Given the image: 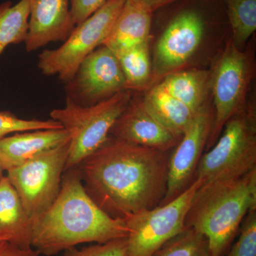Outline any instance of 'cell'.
I'll use <instances>...</instances> for the list:
<instances>
[{
  "label": "cell",
  "instance_id": "6da1fadb",
  "mask_svg": "<svg viewBox=\"0 0 256 256\" xmlns=\"http://www.w3.org/2000/svg\"><path fill=\"white\" fill-rule=\"evenodd\" d=\"M172 151L109 136L76 168L96 204L111 217L124 218L159 206L164 200Z\"/></svg>",
  "mask_w": 256,
  "mask_h": 256
},
{
  "label": "cell",
  "instance_id": "7a4b0ae2",
  "mask_svg": "<svg viewBox=\"0 0 256 256\" xmlns=\"http://www.w3.org/2000/svg\"><path fill=\"white\" fill-rule=\"evenodd\" d=\"M124 218L111 217L88 194L76 168L64 172L54 202L33 223L32 247L54 256L84 242L105 244L126 238Z\"/></svg>",
  "mask_w": 256,
  "mask_h": 256
},
{
  "label": "cell",
  "instance_id": "3957f363",
  "mask_svg": "<svg viewBox=\"0 0 256 256\" xmlns=\"http://www.w3.org/2000/svg\"><path fill=\"white\" fill-rule=\"evenodd\" d=\"M252 210L256 169L238 178L204 182L192 198L185 226L206 237L212 256H224Z\"/></svg>",
  "mask_w": 256,
  "mask_h": 256
},
{
  "label": "cell",
  "instance_id": "277c9868",
  "mask_svg": "<svg viewBox=\"0 0 256 256\" xmlns=\"http://www.w3.org/2000/svg\"><path fill=\"white\" fill-rule=\"evenodd\" d=\"M210 1L174 2L154 46L152 82L181 70L196 54L210 26Z\"/></svg>",
  "mask_w": 256,
  "mask_h": 256
},
{
  "label": "cell",
  "instance_id": "5b68a950",
  "mask_svg": "<svg viewBox=\"0 0 256 256\" xmlns=\"http://www.w3.org/2000/svg\"><path fill=\"white\" fill-rule=\"evenodd\" d=\"M256 169V112L248 104L227 121L216 142L202 154L195 178L229 180Z\"/></svg>",
  "mask_w": 256,
  "mask_h": 256
},
{
  "label": "cell",
  "instance_id": "8992f818",
  "mask_svg": "<svg viewBox=\"0 0 256 256\" xmlns=\"http://www.w3.org/2000/svg\"><path fill=\"white\" fill-rule=\"evenodd\" d=\"M131 98L132 92L126 90L90 106H80L66 98L64 108L50 112V119L60 122L70 133L65 171L78 166L106 142Z\"/></svg>",
  "mask_w": 256,
  "mask_h": 256
},
{
  "label": "cell",
  "instance_id": "52a82bcc",
  "mask_svg": "<svg viewBox=\"0 0 256 256\" xmlns=\"http://www.w3.org/2000/svg\"><path fill=\"white\" fill-rule=\"evenodd\" d=\"M124 0H109L85 21L76 25L63 44L38 54V68L48 76H57L64 84L73 78L82 60L104 44Z\"/></svg>",
  "mask_w": 256,
  "mask_h": 256
},
{
  "label": "cell",
  "instance_id": "ba28073f",
  "mask_svg": "<svg viewBox=\"0 0 256 256\" xmlns=\"http://www.w3.org/2000/svg\"><path fill=\"white\" fill-rule=\"evenodd\" d=\"M204 180L195 178L181 195L163 205L124 218L128 234L126 256H153L170 239L185 228L192 198Z\"/></svg>",
  "mask_w": 256,
  "mask_h": 256
},
{
  "label": "cell",
  "instance_id": "9c48e42d",
  "mask_svg": "<svg viewBox=\"0 0 256 256\" xmlns=\"http://www.w3.org/2000/svg\"><path fill=\"white\" fill-rule=\"evenodd\" d=\"M69 144L70 141L8 172L6 176L33 223L52 206L60 194Z\"/></svg>",
  "mask_w": 256,
  "mask_h": 256
},
{
  "label": "cell",
  "instance_id": "30bf717a",
  "mask_svg": "<svg viewBox=\"0 0 256 256\" xmlns=\"http://www.w3.org/2000/svg\"><path fill=\"white\" fill-rule=\"evenodd\" d=\"M252 77V66L248 56L238 50L232 40H229L210 73L214 114L207 149L216 142L227 121L246 105Z\"/></svg>",
  "mask_w": 256,
  "mask_h": 256
},
{
  "label": "cell",
  "instance_id": "8fae6325",
  "mask_svg": "<svg viewBox=\"0 0 256 256\" xmlns=\"http://www.w3.org/2000/svg\"><path fill=\"white\" fill-rule=\"evenodd\" d=\"M64 84L66 98L80 106L95 105L128 90L117 57L104 45L88 56Z\"/></svg>",
  "mask_w": 256,
  "mask_h": 256
},
{
  "label": "cell",
  "instance_id": "7c38bea8",
  "mask_svg": "<svg viewBox=\"0 0 256 256\" xmlns=\"http://www.w3.org/2000/svg\"><path fill=\"white\" fill-rule=\"evenodd\" d=\"M214 112L205 104L192 120L191 124L172 150L168 169L165 204L181 195L195 180L197 166L212 132Z\"/></svg>",
  "mask_w": 256,
  "mask_h": 256
},
{
  "label": "cell",
  "instance_id": "4fadbf2b",
  "mask_svg": "<svg viewBox=\"0 0 256 256\" xmlns=\"http://www.w3.org/2000/svg\"><path fill=\"white\" fill-rule=\"evenodd\" d=\"M109 136L160 150H171L182 138L163 127L146 110L142 98H131L127 108L114 122Z\"/></svg>",
  "mask_w": 256,
  "mask_h": 256
},
{
  "label": "cell",
  "instance_id": "5bb4252c",
  "mask_svg": "<svg viewBox=\"0 0 256 256\" xmlns=\"http://www.w3.org/2000/svg\"><path fill=\"white\" fill-rule=\"evenodd\" d=\"M30 18L25 47L34 52L50 42H65L76 25L70 0H28Z\"/></svg>",
  "mask_w": 256,
  "mask_h": 256
},
{
  "label": "cell",
  "instance_id": "9a60e30c",
  "mask_svg": "<svg viewBox=\"0 0 256 256\" xmlns=\"http://www.w3.org/2000/svg\"><path fill=\"white\" fill-rule=\"evenodd\" d=\"M70 140V133L64 128L26 131L6 136L0 140V164L8 172Z\"/></svg>",
  "mask_w": 256,
  "mask_h": 256
},
{
  "label": "cell",
  "instance_id": "2e32d148",
  "mask_svg": "<svg viewBox=\"0 0 256 256\" xmlns=\"http://www.w3.org/2000/svg\"><path fill=\"white\" fill-rule=\"evenodd\" d=\"M153 12L144 5L124 0V6L102 45L114 53L150 42Z\"/></svg>",
  "mask_w": 256,
  "mask_h": 256
},
{
  "label": "cell",
  "instance_id": "e0dca14e",
  "mask_svg": "<svg viewBox=\"0 0 256 256\" xmlns=\"http://www.w3.org/2000/svg\"><path fill=\"white\" fill-rule=\"evenodd\" d=\"M33 222L8 176L0 181V240L23 248L32 247Z\"/></svg>",
  "mask_w": 256,
  "mask_h": 256
},
{
  "label": "cell",
  "instance_id": "ac0fdd59",
  "mask_svg": "<svg viewBox=\"0 0 256 256\" xmlns=\"http://www.w3.org/2000/svg\"><path fill=\"white\" fill-rule=\"evenodd\" d=\"M146 110L163 127L182 138L194 117L188 106L165 92L156 84L142 98Z\"/></svg>",
  "mask_w": 256,
  "mask_h": 256
},
{
  "label": "cell",
  "instance_id": "d6986e66",
  "mask_svg": "<svg viewBox=\"0 0 256 256\" xmlns=\"http://www.w3.org/2000/svg\"><path fill=\"white\" fill-rule=\"evenodd\" d=\"M158 84L196 112L207 104L210 72L200 69L180 70L166 76Z\"/></svg>",
  "mask_w": 256,
  "mask_h": 256
},
{
  "label": "cell",
  "instance_id": "ffe728a7",
  "mask_svg": "<svg viewBox=\"0 0 256 256\" xmlns=\"http://www.w3.org/2000/svg\"><path fill=\"white\" fill-rule=\"evenodd\" d=\"M114 54L122 68L128 90H141L152 82L150 42Z\"/></svg>",
  "mask_w": 256,
  "mask_h": 256
},
{
  "label": "cell",
  "instance_id": "44dd1931",
  "mask_svg": "<svg viewBox=\"0 0 256 256\" xmlns=\"http://www.w3.org/2000/svg\"><path fill=\"white\" fill-rule=\"evenodd\" d=\"M28 18V0H20L16 4L6 1L0 4V54L9 45L25 42Z\"/></svg>",
  "mask_w": 256,
  "mask_h": 256
},
{
  "label": "cell",
  "instance_id": "7402d4cb",
  "mask_svg": "<svg viewBox=\"0 0 256 256\" xmlns=\"http://www.w3.org/2000/svg\"><path fill=\"white\" fill-rule=\"evenodd\" d=\"M234 45L242 50L256 30V0H223Z\"/></svg>",
  "mask_w": 256,
  "mask_h": 256
},
{
  "label": "cell",
  "instance_id": "603a6c76",
  "mask_svg": "<svg viewBox=\"0 0 256 256\" xmlns=\"http://www.w3.org/2000/svg\"><path fill=\"white\" fill-rule=\"evenodd\" d=\"M153 256H212L208 240L196 230L186 227L170 239Z\"/></svg>",
  "mask_w": 256,
  "mask_h": 256
},
{
  "label": "cell",
  "instance_id": "cb8c5ba5",
  "mask_svg": "<svg viewBox=\"0 0 256 256\" xmlns=\"http://www.w3.org/2000/svg\"><path fill=\"white\" fill-rule=\"evenodd\" d=\"M62 128L60 122L52 119L47 120L22 119L9 111H0V140L13 132Z\"/></svg>",
  "mask_w": 256,
  "mask_h": 256
},
{
  "label": "cell",
  "instance_id": "d4e9b609",
  "mask_svg": "<svg viewBox=\"0 0 256 256\" xmlns=\"http://www.w3.org/2000/svg\"><path fill=\"white\" fill-rule=\"evenodd\" d=\"M236 242L224 256H256V210L246 216Z\"/></svg>",
  "mask_w": 256,
  "mask_h": 256
},
{
  "label": "cell",
  "instance_id": "484cf974",
  "mask_svg": "<svg viewBox=\"0 0 256 256\" xmlns=\"http://www.w3.org/2000/svg\"><path fill=\"white\" fill-rule=\"evenodd\" d=\"M126 238H121L80 250L72 248L64 252V256H126Z\"/></svg>",
  "mask_w": 256,
  "mask_h": 256
},
{
  "label": "cell",
  "instance_id": "4316f807",
  "mask_svg": "<svg viewBox=\"0 0 256 256\" xmlns=\"http://www.w3.org/2000/svg\"><path fill=\"white\" fill-rule=\"evenodd\" d=\"M109 0H70L74 24H79L104 6Z\"/></svg>",
  "mask_w": 256,
  "mask_h": 256
},
{
  "label": "cell",
  "instance_id": "83f0119b",
  "mask_svg": "<svg viewBox=\"0 0 256 256\" xmlns=\"http://www.w3.org/2000/svg\"><path fill=\"white\" fill-rule=\"evenodd\" d=\"M33 248H23L8 242H0V256H40Z\"/></svg>",
  "mask_w": 256,
  "mask_h": 256
},
{
  "label": "cell",
  "instance_id": "f1b7e54d",
  "mask_svg": "<svg viewBox=\"0 0 256 256\" xmlns=\"http://www.w3.org/2000/svg\"><path fill=\"white\" fill-rule=\"evenodd\" d=\"M138 2L146 8L150 10L152 12H154L156 10L164 8L166 5L172 4L178 0H134Z\"/></svg>",
  "mask_w": 256,
  "mask_h": 256
},
{
  "label": "cell",
  "instance_id": "f546056e",
  "mask_svg": "<svg viewBox=\"0 0 256 256\" xmlns=\"http://www.w3.org/2000/svg\"><path fill=\"white\" fill-rule=\"evenodd\" d=\"M4 169H3L2 166L1 164H0V181H1L2 178H4V175H3V173H4Z\"/></svg>",
  "mask_w": 256,
  "mask_h": 256
},
{
  "label": "cell",
  "instance_id": "4dcf8cb0",
  "mask_svg": "<svg viewBox=\"0 0 256 256\" xmlns=\"http://www.w3.org/2000/svg\"><path fill=\"white\" fill-rule=\"evenodd\" d=\"M2 242V240H0V242Z\"/></svg>",
  "mask_w": 256,
  "mask_h": 256
}]
</instances>
